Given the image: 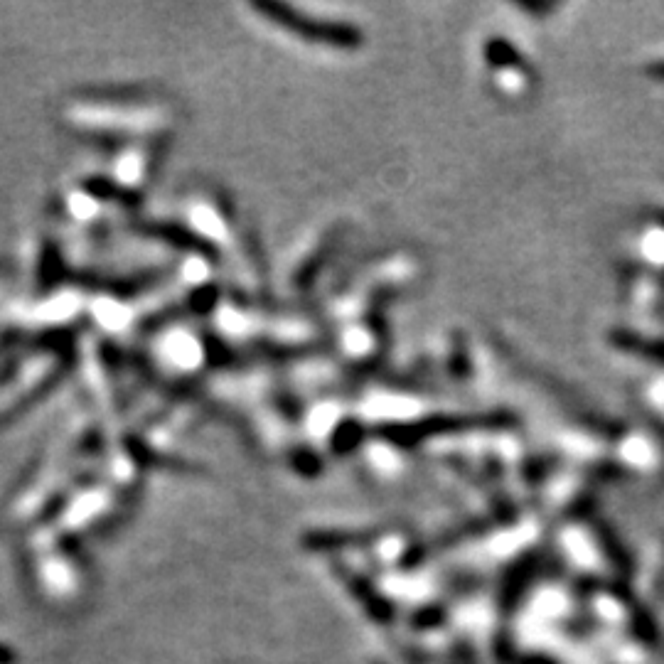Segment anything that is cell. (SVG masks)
<instances>
[{"mask_svg":"<svg viewBox=\"0 0 664 664\" xmlns=\"http://www.w3.org/2000/svg\"><path fill=\"white\" fill-rule=\"evenodd\" d=\"M18 662V655H15L13 650H8V647H0V664H15Z\"/></svg>","mask_w":664,"mask_h":664,"instance_id":"cell-6","label":"cell"},{"mask_svg":"<svg viewBox=\"0 0 664 664\" xmlns=\"http://www.w3.org/2000/svg\"><path fill=\"white\" fill-rule=\"evenodd\" d=\"M254 8L264 18H269V23L276 25V28L301 35L308 42H313V45L335 47V50H357L362 45V32L352 28V25L323 23L320 18H308V15L281 3H264L254 5Z\"/></svg>","mask_w":664,"mask_h":664,"instance_id":"cell-1","label":"cell"},{"mask_svg":"<svg viewBox=\"0 0 664 664\" xmlns=\"http://www.w3.org/2000/svg\"><path fill=\"white\" fill-rule=\"evenodd\" d=\"M485 57L492 64H495V67H524L522 55H519V52L514 50L510 42L500 40V37H495V40L487 42V45H485Z\"/></svg>","mask_w":664,"mask_h":664,"instance_id":"cell-4","label":"cell"},{"mask_svg":"<svg viewBox=\"0 0 664 664\" xmlns=\"http://www.w3.org/2000/svg\"><path fill=\"white\" fill-rule=\"evenodd\" d=\"M340 576L345 578L347 588H350V591L355 593V596L360 598V601L364 603V608H367L369 615H374V618H377V620H389V618H392V605L384 603L382 598H379L377 593H374V588L369 586L367 581H364V578L350 574V571H347V569H340Z\"/></svg>","mask_w":664,"mask_h":664,"instance_id":"cell-3","label":"cell"},{"mask_svg":"<svg viewBox=\"0 0 664 664\" xmlns=\"http://www.w3.org/2000/svg\"><path fill=\"white\" fill-rule=\"evenodd\" d=\"M610 342L620 350L630 352V355L642 357L647 362L662 364L664 367V340H647V337L635 335L630 330H613L610 332Z\"/></svg>","mask_w":664,"mask_h":664,"instance_id":"cell-2","label":"cell"},{"mask_svg":"<svg viewBox=\"0 0 664 664\" xmlns=\"http://www.w3.org/2000/svg\"><path fill=\"white\" fill-rule=\"evenodd\" d=\"M647 74H650L655 82H664V62H655L647 67Z\"/></svg>","mask_w":664,"mask_h":664,"instance_id":"cell-5","label":"cell"}]
</instances>
